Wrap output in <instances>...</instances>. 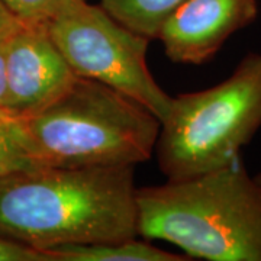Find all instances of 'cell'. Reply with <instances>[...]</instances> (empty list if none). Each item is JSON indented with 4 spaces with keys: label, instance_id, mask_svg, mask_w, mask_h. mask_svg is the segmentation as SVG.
<instances>
[{
    "label": "cell",
    "instance_id": "cell-3",
    "mask_svg": "<svg viewBox=\"0 0 261 261\" xmlns=\"http://www.w3.org/2000/svg\"><path fill=\"white\" fill-rule=\"evenodd\" d=\"M19 119L44 168L137 166L152 157L161 130L144 105L83 77L56 102Z\"/></svg>",
    "mask_w": 261,
    "mask_h": 261
},
{
    "label": "cell",
    "instance_id": "cell-10",
    "mask_svg": "<svg viewBox=\"0 0 261 261\" xmlns=\"http://www.w3.org/2000/svg\"><path fill=\"white\" fill-rule=\"evenodd\" d=\"M186 0H102V6L137 34L157 38L163 22Z\"/></svg>",
    "mask_w": 261,
    "mask_h": 261
},
{
    "label": "cell",
    "instance_id": "cell-14",
    "mask_svg": "<svg viewBox=\"0 0 261 261\" xmlns=\"http://www.w3.org/2000/svg\"><path fill=\"white\" fill-rule=\"evenodd\" d=\"M22 23L10 13L5 3L0 0V38L9 37L10 34L18 31Z\"/></svg>",
    "mask_w": 261,
    "mask_h": 261
},
{
    "label": "cell",
    "instance_id": "cell-4",
    "mask_svg": "<svg viewBox=\"0 0 261 261\" xmlns=\"http://www.w3.org/2000/svg\"><path fill=\"white\" fill-rule=\"evenodd\" d=\"M260 128L261 53H251L222 83L173 97L155 147L159 166L168 180L225 167Z\"/></svg>",
    "mask_w": 261,
    "mask_h": 261
},
{
    "label": "cell",
    "instance_id": "cell-7",
    "mask_svg": "<svg viewBox=\"0 0 261 261\" xmlns=\"http://www.w3.org/2000/svg\"><path fill=\"white\" fill-rule=\"evenodd\" d=\"M257 15V0H186L163 22L157 38L171 61L203 64Z\"/></svg>",
    "mask_w": 261,
    "mask_h": 261
},
{
    "label": "cell",
    "instance_id": "cell-6",
    "mask_svg": "<svg viewBox=\"0 0 261 261\" xmlns=\"http://www.w3.org/2000/svg\"><path fill=\"white\" fill-rule=\"evenodd\" d=\"M77 77L47 27L22 25L6 38V113L28 118L42 111L61 97Z\"/></svg>",
    "mask_w": 261,
    "mask_h": 261
},
{
    "label": "cell",
    "instance_id": "cell-1",
    "mask_svg": "<svg viewBox=\"0 0 261 261\" xmlns=\"http://www.w3.org/2000/svg\"><path fill=\"white\" fill-rule=\"evenodd\" d=\"M138 235L134 166L56 168L0 180V237L45 251Z\"/></svg>",
    "mask_w": 261,
    "mask_h": 261
},
{
    "label": "cell",
    "instance_id": "cell-12",
    "mask_svg": "<svg viewBox=\"0 0 261 261\" xmlns=\"http://www.w3.org/2000/svg\"><path fill=\"white\" fill-rule=\"evenodd\" d=\"M0 261H49L41 250L0 237Z\"/></svg>",
    "mask_w": 261,
    "mask_h": 261
},
{
    "label": "cell",
    "instance_id": "cell-2",
    "mask_svg": "<svg viewBox=\"0 0 261 261\" xmlns=\"http://www.w3.org/2000/svg\"><path fill=\"white\" fill-rule=\"evenodd\" d=\"M138 235L190 258L261 261V185L241 157L225 167L137 189Z\"/></svg>",
    "mask_w": 261,
    "mask_h": 261
},
{
    "label": "cell",
    "instance_id": "cell-8",
    "mask_svg": "<svg viewBox=\"0 0 261 261\" xmlns=\"http://www.w3.org/2000/svg\"><path fill=\"white\" fill-rule=\"evenodd\" d=\"M49 261H185L183 257L164 251L135 238L94 244H71L45 250Z\"/></svg>",
    "mask_w": 261,
    "mask_h": 261
},
{
    "label": "cell",
    "instance_id": "cell-13",
    "mask_svg": "<svg viewBox=\"0 0 261 261\" xmlns=\"http://www.w3.org/2000/svg\"><path fill=\"white\" fill-rule=\"evenodd\" d=\"M6 38H0V112H5V113H6V99H8V79H6Z\"/></svg>",
    "mask_w": 261,
    "mask_h": 261
},
{
    "label": "cell",
    "instance_id": "cell-11",
    "mask_svg": "<svg viewBox=\"0 0 261 261\" xmlns=\"http://www.w3.org/2000/svg\"><path fill=\"white\" fill-rule=\"evenodd\" d=\"M22 25L48 27L75 0H2Z\"/></svg>",
    "mask_w": 261,
    "mask_h": 261
},
{
    "label": "cell",
    "instance_id": "cell-9",
    "mask_svg": "<svg viewBox=\"0 0 261 261\" xmlns=\"http://www.w3.org/2000/svg\"><path fill=\"white\" fill-rule=\"evenodd\" d=\"M22 121L0 112V180L42 170Z\"/></svg>",
    "mask_w": 261,
    "mask_h": 261
},
{
    "label": "cell",
    "instance_id": "cell-15",
    "mask_svg": "<svg viewBox=\"0 0 261 261\" xmlns=\"http://www.w3.org/2000/svg\"><path fill=\"white\" fill-rule=\"evenodd\" d=\"M255 180H257V181H258V183L261 185V173H258V174L255 176Z\"/></svg>",
    "mask_w": 261,
    "mask_h": 261
},
{
    "label": "cell",
    "instance_id": "cell-5",
    "mask_svg": "<svg viewBox=\"0 0 261 261\" xmlns=\"http://www.w3.org/2000/svg\"><path fill=\"white\" fill-rule=\"evenodd\" d=\"M49 37L79 77L92 79L144 105L163 122L173 106L149 73V38L137 34L103 6L75 0L47 27Z\"/></svg>",
    "mask_w": 261,
    "mask_h": 261
}]
</instances>
